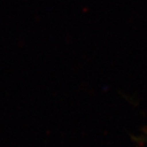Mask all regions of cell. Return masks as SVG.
Returning <instances> with one entry per match:
<instances>
[{
    "label": "cell",
    "instance_id": "obj_1",
    "mask_svg": "<svg viewBox=\"0 0 147 147\" xmlns=\"http://www.w3.org/2000/svg\"><path fill=\"white\" fill-rule=\"evenodd\" d=\"M135 139L138 141H144V142H147V129L146 130H144V135L141 136V137L135 138Z\"/></svg>",
    "mask_w": 147,
    "mask_h": 147
}]
</instances>
